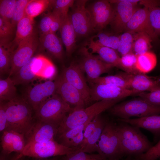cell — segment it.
Listing matches in <instances>:
<instances>
[{
  "label": "cell",
  "mask_w": 160,
  "mask_h": 160,
  "mask_svg": "<svg viewBox=\"0 0 160 160\" xmlns=\"http://www.w3.org/2000/svg\"><path fill=\"white\" fill-rule=\"evenodd\" d=\"M33 110L30 105L23 97L17 96L11 100L5 102V111L8 122L7 129L25 135L34 121L32 116Z\"/></svg>",
  "instance_id": "obj_1"
},
{
  "label": "cell",
  "mask_w": 160,
  "mask_h": 160,
  "mask_svg": "<svg viewBox=\"0 0 160 160\" xmlns=\"http://www.w3.org/2000/svg\"><path fill=\"white\" fill-rule=\"evenodd\" d=\"M120 122L117 124V130L125 155L134 156L137 157L147 152L153 146L140 128Z\"/></svg>",
  "instance_id": "obj_2"
},
{
  "label": "cell",
  "mask_w": 160,
  "mask_h": 160,
  "mask_svg": "<svg viewBox=\"0 0 160 160\" xmlns=\"http://www.w3.org/2000/svg\"><path fill=\"white\" fill-rule=\"evenodd\" d=\"M121 100L118 99L102 100L86 108L72 111L65 117L58 128L56 136L92 120L95 116L105 110L109 109Z\"/></svg>",
  "instance_id": "obj_3"
},
{
  "label": "cell",
  "mask_w": 160,
  "mask_h": 160,
  "mask_svg": "<svg viewBox=\"0 0 160 160\" xmlns=\"http://www.w3.org/2000/svg\"><path fill=\"white\" fill-rule=\"evenodd\" d=\"M73 109L56 93L47 99L35 111L34 119L52 124L58 128Z\"/></svg>",
  "instance_id": "obj_4"
},
{
  "label": "cell",
  "mask_w": 160,
  "mask_h": 160,
  "mask_svg": "<svg viewBox=\"0 0 160 160\" xmlns=\"http://www.w3.org/2000/svg\"><path fill=\"white\" fill-rule=\"evenodd\" d=\"M109 109L113 115L123 119L160 114V106L151 104L140 98L116 104Z\"/></svg>",
  "instance_id": "obj_5"
},
{
  "label": "cell",
  "mask_w": 160,
  "mask_h": 160,
  "mask_svg": "<svg viewBox=\"0 0 160 160\" xmlns=\"http://www.w3.org/2000/svg\"><path fill=\"white\" fill-rule=\"evenodd\" d=\"M97 152L109 160L120 159L125 155L116 123L111 121L107 122L98 143Z\"/></svg>",
  "instance_id": "obj_6"
},
{
  "label": "cell",
  "mask_w": 160,
  "mask_h": 160,
  "mask_svg": "<svg viewBox=\"0 0 160 160\" xmlns=\"http://www.w3.org/2000/svg\"><path fill=\"white\" fill-rule=\"evenodd\" d=\"M79 148H70L55 140L40 143L29 142L20 153L24 156L36 159H45L80 152Z\"/></svg>",
  "instance_id": "obj_7"
},
{
  "label": "cell",
  "mask_w": 160,
  "mask_h": 160,
  "mask_svg": "<svg viewBox=\"0 0 160 160\" xmlns=\"http://www.w3.org/2000/svg\"><path fill=\"white\" fill-rule=\"evenodd\" d=\"M38 40L34 32L30 36L18 44L12 55L9 76L15 75L33 57L38 45Z\"/></svg>",
  "instance_id": "obj_8"
},
{
  "label": "cell",
  "mask_w": 160,
  "mask_h": 160,
  "mask_svg": "<svg viewBox=\"0 0 160 160\" xmlns=\"http://www.w3.org/2000/svg\"><path fill=\"white\" fill-rule=\"evenodd\" d=\"M87 0L75 1L68 15L76 37L88 36L93 31L90 13L85 5Z\"/></svg>",
  "instance_id": "obj_9"
},
{
  "label": "cell",
  "mask_w": 160,
  "mask_h": 160,
  "mask_svg": "<svg viewBox=\"0 0 160 160\" xmlns=\"http://www.w3.org/2000/svg\"><path fill=\"white\" fill-rule=\"evenodd\" d=\"M79 52L81 57L78 64L82 71L86 73L89 81L108 72L113 67L103 61L99 56L93 55L85 46L81 48Z\"/></svg>",
  "instance_id": "obj_10"
},
{
  "label": "cell",
  "mask_w": 160,
  "mask_h": 160,
  "mask_svg": "<svg viewBox=\"0 0 160 160\" xmlns=\"http://www.w3.org/2000/svg\"><path fill=\"white\" fill-rule=\"evenodd\" d=\"M108 1L115 5L113 17L110 23L112 29L116 33L125 31L128 23L137 8V4L127 0Z\"/></svg>",
  "instance_id": "obj_11"
},
{
  "label": "cell",
  "mask_w": 160,
  "mask_h": 160,
  "mask_svg": "<svg viewBox=\"0 0 160 160\" xmlns=\"http://www.w3.org/2000/svg\"><path fill=\"white\" fill-rule=\"evenodd\" d=\"M91 83L90 95L91 101L122 99L139 93L132 89H126L111 84Z\"/></svg>",
  "instance_id": "obj_12"
},
{
  "label": "cell",
  "mask_w": 160,
  "mask_h": 160,
  "mask_svg": "<svg viewBox=\"0 0 160 160\" xmlns=\"http://www.w3.org/2000/svg\"><path fill=\"white\" fill-rule=\"evenodd\" d=\"M111 4L108 0H98L87 7L90 14L93 31H101L110 24L113 12Z\"/></svg>",
  "instance_id": "obj_13"
},
{
  "label": "cell",
  "mask_w": 160,
  "mask_h": 160,
  "mask_svg": "<svg viewBox=\"0 0 160 160\" xmlns=\"http://www.w3.org/2000/svg\"><path fill=\"white\" fill-rule=\"evenodd\" d=\"M107 121L100 114L90 121L85 128L80 152L89 153L97 152L98 143Z\"/></svg>",
  "instance_id": "obj_14"
},
{
  "label": "cell",
  "mask_w": 160,
  "mask_h": 160,
  "mask_svg": "<svg viewBox=\"0 0 160 160\" xmlns=\"http://www.w3.org/2000/svg\"><path fill=\"white\" fill-rule=\"evenodd\" d=\"M82 72L78 63L72 62L68 67L63 68L60 76L80 92L87 105L91 101L90 88Z\"/></svg>",
  "instance_id": "obj_15"
},
{
  "label": "cell",
  "mask_w": 160,
  "mask_h": 160,
  "mask_svg": "<svg viewBox=\"0 0 160 160\" xmlns=\"http://www.w3.org/2000/svg\"><path fill=\"white\" fill-rule=\"evenodd\" d=\"M57 88L56 81H47L31 88L25 98L35 111L45 101L56 93Z\"/></svg>",
  "instance_id": "obj_16"
},
{
  "label": "cell",
  "mask_w": 160,
  "mask_h": 160,
  "mask_svg": "<svg viewBox=\"0 0 160 160\" xmlns=\"http://www.w3.org/2000/svg\"><path fill=\"white\" fill-rule=\"evenodd\" d=\"M57 129L52 124L34 119L31 127L25 135L26 143L54 140Z\"/></svg>",
  "instance_id": "obj_17"
},
{
  "label": "cell",
  "mask_w": 160,
  "mask_h": 160,
  "mask_svg": "<svg viewBox=\"0 0 160 160\" xmlns=\"http://www.w3.org/2000/svg\"><path fill=\"white\" fill-rule=\"evenodd\" d=\"M55 81L57 84L56 93L71 107L73 111L85 108L86 105L84 100L76 88L60 76Z\"/></svg>",
  "instance_id": "obj_18"
},
{
  "label": "cell",
  "mask_w": 160,
  "mask_h": 160,
  "mask_svg": "<svg viewBox=\"0 0 160 160\" xmlns=\"http://www.w3.org/2000/svg\"><path fill=\"white\" fill-rule=\"evenodd\" d=\"M125 31L133 33L144 32L148 34L152 39H156L157 37L150 24L149 9L145 7L136 9L128 23Z\"/></svg>",
  "instance_id": "obj_19"
},
{
  "label": "cell",
  "mask_w": 160,
  "mask_h": 160,
  "mask_svg": "<svg viewBox=\"0 0 160 160\" xmlns=\"http://www.w3.org/2000/svg\"><path fill=\"white\" fill-rule=\"evenodd\" d=\"M26 144L24 134L8 129L2 132L1 145L3 154L8 155L13 152L21 153Z\"/></svg>",
  "instance_id": "obj_20"
},
{
  "label": "cell",
  "mask_w": 160,
  "mask_h": 160,
  "mask_svg": "<svg viewBox=\"0 0 160 160\" xmlns=\"http://www.w3.org/2000/svg\"><path fill=\"white\" fill-rule=\"evenodd\" d=\"M124 73L129 82L130 89L139 93L146 91L151 92L160 89L159 80L141 73Z\"/></svg>",
  "instance_id": "obj_21"
},
{
  "label": "cell",
  "mask_w": 160,
  "mask_h": 160,
  "mask_svg": "<svg viewBox=\"0 0 160 160\" xmlns=\"http://www.w3.org/2000/svg\"><path fill=\"white\" fill-rule=\"evenodd\" d=\"M88 49L91 50L92 54H98L101 59L105 63L120 68L121 57L116 50L111 48L104 46L94 40L91 37L86 43Z\"/></svg>",
  "instance_id": "obj_22"
},
{
  "label": "cell",
  "mask_w": 160,
  "mask_h": 160,
  "mask_svg": "<svg viewBox=\"0 0 160 160\" xmlns=\"http://www.w3.org/2000/svg\"><path fill=\"white\" fill-rule=\"evenodd\" d=\"M91 120L57 136L56 141L67 147L80 149L85 128Z\"/></svg>",
  "instance_id": "obj_23"
},
{
  "label": "cell",
  "mask_w": 160,
  "mask_h": 160,
  "mask_svg": "<svg viewBox=\"0 0 160 160\" xmlns=\"http://www.w3.org/2000/svg\"><path fill=\"white\" fill-rule=\"evenodd\" d=\"M39 40L43 48L52 56L58 60L62 59L63 54L62 42L55 33L40 34Z\"/></svg>",
  "instance_id": "obj_24"
},
{
  "label": "cell",
  "mask_w": 160,
  "mask_h": 160,
  "mask_svg": "<svg viewBox=\"0 0 160 160\" xmlns=\"http://www.w3.org/2000/svg\"><path fill=\"white\" fill-rule=\"evenodd\" d=\"M118 120L139 128L145 129L156 136L160 134V115H159L135 119H123L119 118Z\"/></svg>",
  "instance_id": "obj_25"
},
{
  "label": "cell",
  "mask_w": 160,
  "mask_h": 160,
  "mask_svg": "<svg viewBox=\"0 0 160 160\" xmlns=\"http://www.w3.org/2000/svg\"><path fill=\"white\" fill-rule=\"evenodd\" d=\"M60 30L61 40L66 48V54L70 56L76 48V36L68 14L63 21Z\"/></svg>",
  "instance_id": "obj_26"
},
{
  "label": "cell",
  "mask_w": 160,
  "mask_h": 160,
  "mask_svg": "<svg viewBox=\"0 0 160 160\" xmlns=\"http://www.w3.org/2000/svg\"><path fill=\"white\" fill-rule=\"evenodd\" d=\"M38 57H33L11 77L15 85L26 84L33 81L37 76L34 64Z\"/></svg>",
  "instance_id": "obj_27"
},
{
  "label": "cell",
  "mask_w": 160,
  "mask_h": 160,
  "mask_svg": "<svg viewBox=\"0 0 160 160\" xmlns=\"http://www.w3.org/2000/svg\"><path fill=\"white\" fill-rule=\"evenodd\" d=\"M34 20L26 15L18 22L15 38L11 44L14 49L22 41L28 38L34 32Z\"/></svg>",
  "instance_id": "obj_28"
},
{
  "label": "cell",
  "mask_w": 160,
  "mask_h": 160,
  "mask_svg": "<svg viewBox=\"0 0 160 160\" xmlns=\"http://www.w3.org/2000/svg\"><path fill=\"white\" fill-rule=\"evenodd\" d=\"M157 62L156 55L150 51L137 55L136 67L140 73H148L155 67Z\"/></svg>",
  "instance_id": "obj_29"
},
{
  "label": "cell",
  "mask_w": 160,
  "mask_h": 160,
  "mask_svg": "<svg viewBox=\"0 0 160 160\" xmlns=\"http://www.w3.org/2000/svg\"><path fill=\"white\" fill-rule=\"evenodd\" d=\"M11 42L0 43V73L2 75L9 72L12 54L14 51Z\"/></svg>",
  "instance_id": "obj_30"
},
{
  "label": "cell",
  "mask_w": 160,
  "mask_h": 160,
  "mask_svg": "<svg viewBox=\"0 0 160 160\" xmlns=\"http://www.w3.org/2000/svg\"><path fill=\"white\" fill-rule=\"evenodd\" d=\"M152 39L147 33L139 32L134 34L133 51L137 55L150 51Z\"/></svg>",
  "instance_id": "obj_31"
},
{
  "label": "cell",
  "mask_w": 160,
  "mask_h": 160,
  "mask_svg": "<svg viewBox=\"0 0 160 160\" xmlns=\"http://www.w3.org/2000/svg\"><path fill=\"white\" fill-rule=\"evenodd\" d=\"M17 96L15 85L9 76L0 80V102H8Z\"/></svg>",
  "instance_id": "obj_32"
},
{
  "label": "cell",
  "mask_w": 160,
  "mask_h": 160,
  "mask_svg": "<svg viewBox=\"0 0 160 160\" xmlns=\"http://www.w3.org/2000/svg\"><path fill=\"white\" fill-rule=\"evenodd\" d=\"M89 82L96 84H111L122 88L131 89L129 82L124 73L117 75L100 77Z\"/></svg>",
  "instance_id": "obj_33"
},
{
  "label": "cell",
  "mask_w": 160,
  "mask_h": 160,
  "mask_svg": "<svg viewBox=\"0 0 160 160\" xmlns=\"http://www.w3.org/2000/svg\"><path fill=\"white\" fill-rule=\"evenodd\" d=\"M51 1L49 0H31L26 8V15L34 18L49 7H52Z\"/></svg>",
  "instance_id": "obj_34"
},
{
  "label": "cell",
  "mask_w": 160,
  "mask_h": 160,
  "mask_svg": "<svg viewBox=\"0 0 160 160\" xmlns=\"http://www.w3.org/2000/svg\"><path fill=\"white\" fill-rule=\"evenodd\" d=\"M137 55L132 52L121 56L120 61V68L126 73L136 74L140 72L136 67Z\"/></svg>",
  "instance_id": "obj_35"
},
{
  "label": "cell",
  "mask_w": 160,
  "mask_h": 160,
  "mask_svg": "<svg viewBox=\"0 0 160 160\" xmlns=\"http://www.w3.org/2000/svg\"><path fill=\"white\" fill-rule=\"evenodd\" d=\"M92 38L103 46L115 50H117L119 41V36L108 34L101 31Z\"/></svg>",
  "instance_id": "obj_36"
},
{
  "label": "cell",
  "mask_w": 160,
  "mask_h": 160,
  "mask_svg": "<svg viewBox=\"0 0 160 160\" xmlns=\"http://www.w3.org/2000/svg\"><path fill=\"white\" fill-rule=\"evenodd\" d=\"M134 34L125 31L119 36V41L117 50L121 56L132 52Z\"/></svg>",
  "instance_id": "obj_37"
},
{
  "label": "cell",
  "mask_w": 160,
  "mask_h": 160,
  "mask_svg": "<svg viewBox=\"0 0 160 160\" xmlns=\"http://www.w3.org/2000/svg\"><path fill=\"white\" fill-rule=\"evenodd\" d=\"M15 28L11 22L0 17V43L10 42Z\"/></svg>",
  "instance_id": "obj_38"
},
{
  "label": "cell",
  "mask_w": 160,
  "mask_h": 160,
  "mask_svg": "<svg viewBox=\"0 0 160 160\" xmlns=\"http://www.w3.org/2000/svg\"><path fill=\"white\" fill-rule=\"evenodd\" d=\"M75 1L73 0H52L53 10L57 13L63 20L68 15V11L73 6Z\"/></svg>",
  "instance_id": "obj_39"
},
{
  "label": "cell",
  "mask_w": 160,
  "mask_h": 160,
  "mask_svg": "<svg viewBox=\"0 0 160 160\" xmlns=\"http://www.w3.org/2000/svg\"><path fill=\"white\" fill-rule=\"evenodd\" d=\"M31 0H16L11 23L15 28L18 22L25 16L27 5Z\"/></svg>",
  "instance_id": "obj_40"
},
{
  "label": "cell",
  "mask_w": 160,
  "mask_h": 160,
  "mask_svg": "<svg viewBox=\"0 0 160 160\" xmlns=\"http://www.w3.org/2000/svg\"><path fill=\"white\" fill-rule=\"evenodd\" d=\"M61 160H109L99 153L91 154L80 151L62 156Z\"/></svg>",
  "instance_id": "obj_41"
},
{
  "label": "cell",
  "mask_w": 160,
  "mask_h": 160,
  "mask_svg": "<svg viewBox=\"0 0 160 160\" xmlns=\"http://www.w3.org/2000/svg\"><path fill=\"white\" fill-rule=\"evenodd\" d=\"M16 1V0H0V17L11 22Z\"/></svg>",
  "instance_id": "obj_42"
},
{
  "label": "cell",
  "mask_w": 160,
  "mask_h": 160,
  "mask_svg": "<svg viewBox=\"0 0 160 160\" xmlns=\"http://www.w3.org/2000/svg\"><path fill=\"white\" fill-rule=\"evenodd\" d=\"M149 18L151 26L156 35H160V7L149 9Z\"/></svg>",
  "instance_id": "obj_43"
},
{
  "label": "cell",
  "mask_w": 160,
  "mask_h": 160,
  "mask_svg": "<svg viewBox=\"0 0 160 160\" xmlns=\"http://www.w3.org/2000/svg\"><path fill=\"white\" fill-rule=\"evenodd\" d=\"M140 98L149 103L160 106V89L146 92H141L138 94Z\"/></svg>",
  "instance_id": "obj_44"
},
{
  "label": "cell",
  "mask_w": 160,
  "mask_h": 160,
  "mask_svg": "<svg viewBox=\"0 0 160 160\" xmlns=\"http://www.w3.org/2000/svg\"><path fill=\"white\" fill-rule=\"evenodd\" d=\"M160 157V140L145 153L136 157L137 160H156Z\"/></svg>",
  "instance_id": "obj_45"
},
{
  "label": "cell",
  "mask_w": 160,
  "mask_h": 160,
  "mask_svg": "<svg viewBox=\"0 0 160 160\" xmlns=\"http://www.w3.org/2000/svg\"><path fill=\"white\" fill-rule=\"evenodd\" d=\"M54 14L52 11L44 15L40 20L39 28L41 34L50 33Z\"/></svg>",
  "instance_id": "obj_46"
},
{
  "label": "cell",
  "mask_w": 160,
  "mask_h": 160,
  "mask_svg": "<svg viewBox=\"0 0 160 160\" xmlns=\"http://www.w3.org/2000/svg\"><path fill=\"white\" fill-rule=\"evenodd\" d=\"M8 127L5 111V102H0V131L3 132Z\"/></svg>",
  "instance_id": "obj_47"
},
{
  "label": "cell",
  "mask_w": 160,
  "mask_h": 160,
  "mask_svg": "<svg viewBox=\"0 0 160 160\" xmlns=\"http://www.w3.org/2000/svg\"><path fill=\"white\" fill-rule=\"evenodd\" d=\"M62 156H57L45 159H36L33 160H61Z\"/></svg>",
  "instance_id": "obj_48"
},
{
  "label": "cell",
  "mask_w": 160,
  "mask_h": 160,
  "mask_svg": "<svg viewBox=\"0 0 160 160\" xmlns=\"http://www.w3.org/2000/svg\"><path fill=\"white\" fill-rule=\"evenodd\" d=\"M23 156L20 153H18L9 160H23Z\"/></svg>",
  "instance_id": "obj_49"
},
{
  "label": "cell",
  "mask_w": 160,
  "mask_h": 160,
  "mask_svg": "<svg viewBox=\"0 0 160 160\" xmlns=\"http://www.w3.org/2000/svg\"><path fill=\"white\" fill-rule=\"evenodd\" d=\"M136 160V158L135 159H132L130 158H128L126 159H119V160Z\"/></svg>",
  "instance_id": "obj_50"
},
{
  "label": "cell",
  "mask_w": 160,
  "mask_h": 160,
  "mask_svg": "<svg viewBox=\"0 0 160 160\" xmlns=\"http://www.w3.org/2000/svg\"></svg>",
  "instance_id": "obj_51"
}]
</instances>
